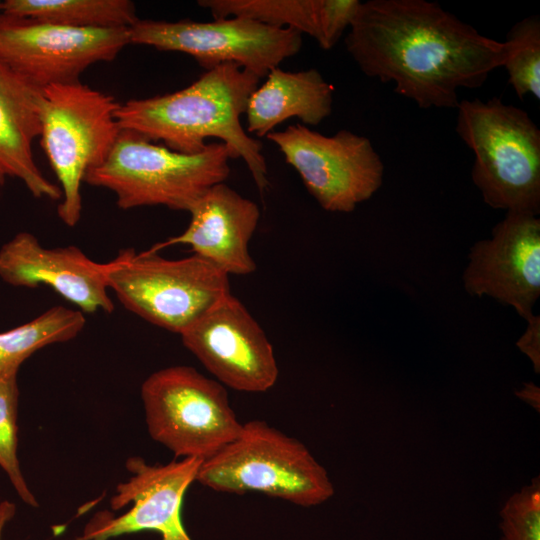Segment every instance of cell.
I'll return each instance as SVG.
<instances>
[{
  "instance_id": "6da1fadb",
  "label": "cell",
  "mask_w": 540,
  "mask_h": 540,
  "mask_svg": "<svg viewBox=\"0 0 540 540\" xmlns=\"http://www.w3.org/2000/svg\"><path fill=\"white\" fill-rule=\"evenodd\" d=\"M345 46L366 76L422 109L457 108L458 90L481 87L507 57L505 42L426 0L360 2Z\"/></svg>"
},
{
  "instance_id": "7a4b0ae2",
  "label": "cell",
  "mask_w": 540,
  "mask_h": 540,
  "mask_svg": "<svg viewBox=\"0 0 540 540\" xmlns=\"http://www.w3.org/2000/svg\"><path fill=\"white\" fill-rule=\"evenodd\" d=\"M260 78L235 63H225L203 73L184 89L120 104L117 120L123 130L148 140L163 141L184 153L202 152L208 138H218L242 158L259 192L269 187L262 145L241 123L248 99Z\"/></svg>"
},
{
  "instance_id": "3957f363",
  "label": "cell",
  "mask_w": 540,
  "mask_h": 540,
  "mask_svg": "<svg viewBox=\"0 0 540 540\" xmlns=\"http://www.w3.org/2000/svg\"><path fill=\"white\" fill-rule=\"evenodd\" d=\"M456 132L474 153L472 181L494 209L540 213V130L498 97L461 100Z\"/></svg>"
},
{
  "instance_id": "277c9868",
  "label": "cell",
  "mask_w": 540,
  "mask_h": 540,
  "mask_svg": "<svg viewBox=\"0 0 540 540\" xmlns=\"http://www.w3.org/2000/svg\"><path fill=\"white\" fill-rule=\"evenodd\" d=\"M230 159L233 154L223 142L184 154L121 129L108 156L84 182L112 191L124 210L165 206L188 211L207 189L228 178Z\"/></svg>"
},
{
  "instance_id": "5b68a950",
  "label": "cell",
  "mask_w": 540,
  "mask_h": 540,
  "mask_svg": "<svg viewBox=\"0 0 540 540\" xmlns=\"http://www.w3.org/2000/svg\"><path fill=\"white\" fill-rule=\"evenodd\" d=\"M196 481L214 491L259 492L302 507L327 501L334 487L326 469L298 439L262 420L202 461Z\"/></svg>"
},
{
  "instance_id": "8992f818",
  "label": "cell",
  "mask_w": 540,
  "mask_h": 540,
  "mask_svg": "<svg viewBox=\"0 0 540 540\" xmlns=\"http://www.w3.org/2000/svg\"><path fill=\"white\" fill-rule=\"evenodd\" d=\"M119 105L80 81L41 90L40 142L60 183L58 216L69 227L80 220L87 172L105 160L121 131Z\"/></svg>"
},
{
  "instance_id": "52a82bcc",
  "label": "cell",
  "mask_w": 540,
  "mask_h": 540,
  "mask_svg": "<svg viewBox=\"0 0 540 540\" xmlns=\"http://www.w3.org/2000/svg\"><path fill=\"white\" fill-rule=\"evenodd\" d=\"M106 265L108 288L123 306L179 335L231 292L229 275L195 254L166 259L125 249Z\"/></svg>"
},
{
  "instance_id": "ba28073f",
  "label": "cell",
  "mask_w": 540,
  "mask_h": 540,
  "mask_svg": "<svg viewBox=\"0 0 540 540\" xmlns=\"http://www.w3.org/2000/svg\"><path fill=\"white\" fill-rule=\"evenodd\" d=\"M141 398L149 435L176 457L204 461L242 430L226 387L190 366L152 373L142 383Z\"/></svg>"
},
{
  "instance_id": "9c48e42d",
  "label": "cell",
  "mask_w": 540,
  "mask_h": 540,
  "mask_svg": "<svg viewBox=\"0 0 540 540\" xmlns=\"http://www.w3.org/2000/svg\"><path fill=\"white\" fill-rule=\"evenodd\" d=\"M129 40L130 44L159 51L188 54L206 71L235 63L260 79L302 47V34L298 31L243 17L209 22L138 19L129 27Z\"/></svg>"
},
{
  "instance_id": "30bf717a",
  "label": "cell",
  "mask_w": 540,
  "mask_h": 540,
  "mask_svg": "<svg viewBox=\"0 0 540 540\" xmlns=\"http://www.w3.org/2000/svg\"><path fill=\"white\" fill-rule=\"evenodd\" d=\"M274 143L326 211L349 213L382 185L384 164L371 141L349 130L325 136L303 124L272 131Z\"/></svg>"
},
{
  "instance_id": "8fae6325",
  "label": "cell",
  "mask_w": 540,
  "mask_h": 540,
  "mask_svg": "<svg viewBox=\"0 0 540 540\" xmlns=\"http://www.w3.org/2000/svg\"><path fill=\"white\" fill-rule=\"evenodd\" d=\"M128 44L129 27L75 28L0 12V61L40 90L79 81Z\"/></svg>"
},
{
  "instance_id": "7c38bea8",
  "label": "cell",
  "mask_w": 540,
  "mask_h": 540,
  "mask_svg": "<svg viewBox=\"0 0 540 540\" xmlns=\"http://www.w3.org/2000/svg\"><path fill=\"white\" fill-rule=\"evenodd\" d=\"M180 336L183 345L225 387L261 393L277 382L279 369L271 342L231 292Z\"/></svg>"
},
{
  "instance_id": "4fadbf2b",
  "label": "cell",
  "mask_w": 540,
  "mask_h": 540,
  "mask_svg": "<svg viewBox=\"0 0 540 540\" xmlns=\"http://www.w3.org/2000/svg\"><path fill=\"white\" fill-rule=\"evenodd\" d=\"M202 460L181 458L167 464H148L139 456L126 461L131 476L119 483L110 501L114 516L102 511L85 526L75 540H108L139 531H155L160 540H192L182 521V504L189 486L196 481Z\"/></svg>"
},
{
  "instance_id": "5bb4252c",
  "label": "cell",
  "mask_w": 540,
  "mask_h": 540,
  "mask_svg": "<svg viewBox=\"0 0 540 540\" xmlns=\"http://www.w3.org/2000/svg\"><path fill=\"white\" fill-rule=\"evenodd\" d=\"M463 283L472 296H490L525 320L533 315L540 296V219L507 212L490 239L471 247Z\"/></svg>"
},
{
  "instance_id": "9a60e30c",
  "label": "cell",
  "mask_w": 540,
  "mask_h": 540,
  "mask_svg": "<svg viewBox=\"0 0 540 540\" xmlns=\"http://www.w3.org/2000/svg\"><path fill=\"white\" fill-rule=\"evenodd\" d=\"M106 263L90 259L76 246L46 248L37 237L20 232L0 249V278L12 286L45 285L81 312H112Z\"/></svg>"
},
{
  "instance_id": "2e32d148",
  "label": "cell",
  "mask_w": 540,
  "mask_h": 540,
  "mask_svg": "<svg viewBox=\"0 0 540 540\" xmlns=\"http://www.w3.org/2000/svg\"><path fill=\"white\" fill-rule=\"evenodd\" d=\"M190 223L179 235L153 245L158 252L169 246L188 245L193 254L227 275H249L256 270L249 242L256 231L260 210L224 182L207 189L189 208Z\"/></svg>"
},
{
  "instance_id": "e0dca14e",
  "label": "cell",
  "mask_w": 540,
  "mask_h": 540,
  "mask_svg": "<svg viewBox=\"0 0 540 540\" xmlns=\"http://www.w3.org/2000/svg\"><path fill=\"white\" fill-rule=\"evenodd\" d=\"M40 101L41 90L0 61V185L16 178L36 198L61 200L60 187L33 157L32 144L41 133Z\"/></svg>"
},
{
  "instance_id": "ac0fdd59",
  "label": "cell",
  "mask_w": 540,
  "mask_h": 540,
  "mask_svg": "<svg viewBox=\"0 0 540 540\" xmlns=\"http://www.w3.org/2000/svg\"><path fill=\"white\" fill-rule=\"evenodd\" d=\"M333 93L334 87L314 68L289 72L276 67L248 99L245 130L266 137L291 118L316 126L331 115Z\"/></svg>"
},
{
  "instance_id": "d6986e66",
  "label": "cell",
  "mask_w": 540,
  "mask_h": 540,
  "mask_svg": "<svg viewBox=\"0 0 540 540\" xmlns=\"http://www.w3.org/2000/svg\"><path fill=\"white\" fill-rule=\"evenodd\" d=\"M214 19L249 18L289 28L314 38L324 50L332 49L349 28L358 0H199Z\"/></svg>"
},
{
  "instance_id": "ffe728a7",
  "label": "cell",
  "mask_w": 540,
  "mask_h": 540,
  "mask_svg": "<svg viewBox=\"0 0 540 540\" xmlns=\"http://www.w3.org/2000/svg\"><path fill=\"white\" fill-rule=\"evenodd\" d=\"M0 12L75 28L130 27L138 20L129 0H5Z\"/></svg>"
},
{
  "instance_id": "44dd1931",
  "label": "cell",
  "mask_w": 540,
  "mask_h": 540,
  "mask_svg": "<svg viewBox=\"0 0 540 540\" xmlns=\"http://www.w3.org/2000/svg\"><path fill=\"white\" fill-rule=\"evenodd\" d=\"M83 312L49 308L31 321L0 333V376L18 373L20 365L41 348L69 341L84 328Z\"/></svg>"
},
{
  "instance_id": "7402d4cb",
  "label": "cell",
  "mask_w": 540,
  "mask_h": 540,
  "mask_svg": "<svg viewBox=\"0 0 540 540\" xmlns=\"http://www.w3.org/2000/svg\"><path fill=\"white\" fill-rule=\"evenodd\" d=\"M507 57L503 67L518 98L532 94L540 99V18L526 17L509 30L504 41Z\"/></svg>"
},
{
  "instance_id": "603a6c76",
  "label": "cell",
  "mask_w": 540,
  "mask_h": 540,
  "mask_svg": "<svg viewBox=\"0 0 540 540\" xmlns=\"http://www.w3.org/2000/svg\"><path fill=\"white\" fill-rule=\"evenodd\" d=\"M18 397L17 373L0 376V467L22 501L37 507L38 501L25 481L17 456Z\"/></svg>"
},
{
  "instance_id": "cb8c5ba5",
  "label": "cell",
  "mask_w": 540,
  "mask_h": 540,
  "mask_svg": "<svg viewBox=\"0 0 540 540\" xmlns=\"http://www.w3.org/2000/svg\"><path fill=\"white\" fill-rule=\"evenodd\" d=\"M502 540H540V480L510 496L500 511Z\"/></svg>"
},
{
  "instance_id": "d4e9b609",
  "label": "cell",
  "mask_w": 540,
  "mask_h": 540,
  "mask_svg": "<svg viewBox=\"0 0 540 540\" xmlns=\"http://www.w3.org/2000/svg\"><path fill=\"white\" fill-rule=\"evenodd\" d=\"M526 321V330L516 345L530 359L534 371L540 373V317L533 314Z\"/></svg>"
},
{
  "instance_id": "484cf974",
  "label": "cell",
  "mask_w": 540,
  "mask_h": 540,
  "mask_svg": "<svg viewBox=\"0 0 540 540\" xmlns=\"http://www.w3.org/2000/svg\"><path fill=\"white\" fill-rule=\"evenodd\" d=\"M516 396L528 403L538 412L540 410V389L533 382L525 383L524 386L516 391Z\"/></svg>"
},
{
  "instance_id": "4316f807",
  "label": "cell",
  "mask_w": 540,
  "mask_h": 540,
  "mask_svg": "<svg viewBox=\"0 0 540 540\" xmlns=\"http://www.w3.org/2000/svg\"><path fill=\"white\" fill-rule=\"evenodd\" d=\"M16 506L14 503L4 500L0 502V540L6 524L11 521L15 515Z\"/></svg>"
},
{
  "instance_id": "83f0119b",
  "label": "cell",
  "mask_w": 540,
  "mask_h": 540,
  "mask_svg": "<svg viewBox=\"0 0 540 540\" xmlns=\"http://www.w3.org/2000/svg\"><path fill=\"white\" fill-rule=\"evenodd\" d=\"M0 8H1V1H0Z\"/></svg>"
}]
</instances>
